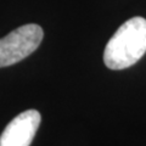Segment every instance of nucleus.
Listing matches in <instances>:
<instances>
[{
    "mask_svg": "<svg viewBox=\"0 0 146 146\" xmlns=\"http://www.w3.org/2000/svg\"><path fill=\"white\" fill-rule=\"evenodd\" d=\"M146 52V20L133 17L125 21L104 51V62L110 70H124L135 65Z\"/></svg>",
    "mask_w": 146,
    "mask_h": 146,
    "instance_id": "obj_1",
    "label": "nucleus"
},
{
    "mask_svg": "<svg viewBox=\"0 0 146 146\" xmlns=\"http://www.w3.org/2000/svg\"><path fill=\"white\" fill-rule=\"evenodd\" d=\"M43 36L42 27L34 23L13 29L0 39V67L15 65L29 56L38 49Z\"/></svg>",
    "mask_w": 146,
    "mask_h": 146,
    "instance_id": "obj_2",
    "label": "nucleus"
},
{
    "mask_svg": "<svg viewBox=\"0 0 146 146\" xmlns=\"http://www.w3.org/2000/svg\"><path fill=\"white\" fill-rule=\"evenodd\" d=\"M42 116L36 110L20 113L0 135V146H29L39 128Z\"/></svg>",
    "mask_w": 146,
    "mask_h": 146,
    "instance_id": "obj_3",
    "label": "nucleus"
}]
</instances>
